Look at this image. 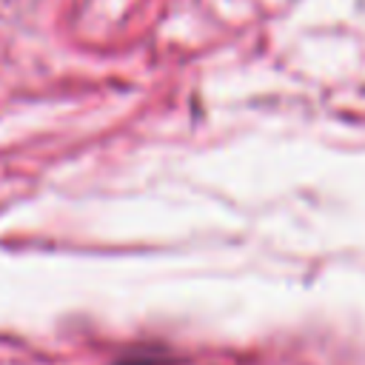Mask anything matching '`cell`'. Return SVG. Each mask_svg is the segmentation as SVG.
Listing matches in <instances>:
<instances>
[{"label":"cell","instance_id":"obj_1","mask_svg":"<svg viewBox=\"0 0 365 365\" xmlns=\"http://www.w3.org/2000/svg\"><path fill=\"white\" fill-rule=\"evenodd\" d=\"M117 365H165V362H157V359H125V362H117Z\"/></svg>","mask_w":365,"mask_h":365}]
</instances>
